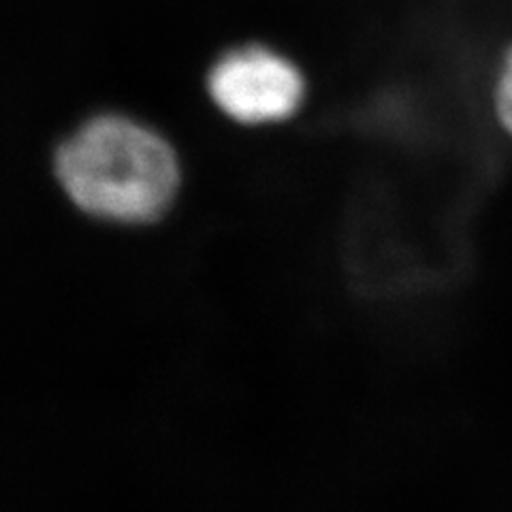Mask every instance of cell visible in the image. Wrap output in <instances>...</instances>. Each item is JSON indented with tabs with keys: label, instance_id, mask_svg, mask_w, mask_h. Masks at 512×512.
Returning a JSON list of instances; mask_svg holds the SVG:
<instances>
[{
	"label": "cell",
	"instance_id": "obj_1",
	"mask_svg": "<svg viewBox=\"0 0 512 512\" xmlns=\"http://www.w3.org/2000/svg\"><path fill=\"white\" fill-rule=\"evenodd\" d=\"M54 169L79 210L116 222L154 220L178 188V163L167 143L118 116L79 128L58 148Z\"/></svg>",
	"mask_w": 512,
	"mask_h": 512
},
{
	"label": "cell",
	"instance_id": "obj_2",
	"mask_svg": "<svg viewBox=\"0 0 512 512\" xmlns=\"http://www.w3.org/2000/svg\"><path fill=\"white\" fill-rule=\"evenodd\" d=\"M207 86L224 114L246 124L291 116L303 96L299 71L263 47L224 56L212 69Z\"/></svg>",
	"mask_w": 512,
	"mask_h": 512
},
{
	"label": "cell",
	"instance_id": "obj_3",
	"mask_svg": "<svg viewBox=\"0 0 512 512\" xmlns=\"http://www.w3.org/2000/svg\"><path fill=\"white\" fill-rule=\"evenodd\" d=\"M495 111L502 126L512 135V47L504 56L498 84H495Z\"/></svg>",
	"mask_w": 512,
	"mask_h": 512
}]
</instances>
